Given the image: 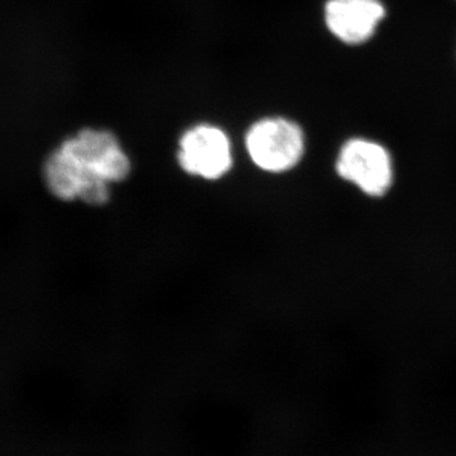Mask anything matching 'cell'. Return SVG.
<instances>
[{
	"label": "cell",
	"mask_w": 456,
	"mask_h": 456,
	"mask_svg": "<svg viewBox=\"0 0 456 456\" xmlns=\"http://www.w3.org/2000/svg\"><path fill=\"white\" fill-rule=\"evenodd\" d=\"M134 163L122 141L107 128L86 127L60 143L42 167L51 196L94 208L112 200L114 185L131 178Z\"/></svg>",
	"instance_id": "obj_1"
},
{
	"label": "cell",
	"mask_w": 456,
	"mask_h": 456,
	"mask_svg": "<svg viewBox=\"0 0 456 456\" xmlns=\"http://www.w3.org/2000/svg\"><path fill=\"white\" fill-rule=\"evenodd\" d=\"M244 146L251 164L261 173L284 175L302 164L307 152V137L298 122L273 114L248 126Z\"/></svg>",
	"instance_id": "obj_2"
},
{
	"label": "cell",
	"mask_w": 456,
	"mask_h": 456,
	"mask_svg": "<svg viewBox=\"0 0 456 456\" xmlns=\"http://www.w3.org/2000/svg\"><path fill=\"white\" fill-rule=\"evenodd\" d=\"M175 160L189 178L221 182L235 167V150L224 127L212 122H200L180 134Z\"/></svg>",
	"instance_id": "obj_3"
},
{
	"label": "cell",
	"mask_w": 456,
	"mask_h": 456,
	"mask_svg": "<svg viewBox=\"0 0 456 456\" xmlns=\"http://www.w3.org/2000/svg\"><path fill=\"white\" fill-rule=\"evenodd\" d=\"M336 174L365 196H386L393 185L395 169L388 150L367 139L347 140L338 150Z\"/></svg>",
	"instance_id": "obj_4"
},
{
	"label": "cell",
	"mask_w": 456,
	"mask_h": 456,
	"mask_svg": "<svg viewBox=\"0 0 456 456\" xmlns=\"http://www.w3.org/2000/svg\"><path fill=\"white\" fill-rule=\"evenodd\" d=\"M384 16L379 0H327L323 9L327 29L351 46L370 40Z\"/></svg>",
	"instance_id": "obj_5"
}]
</instances>
